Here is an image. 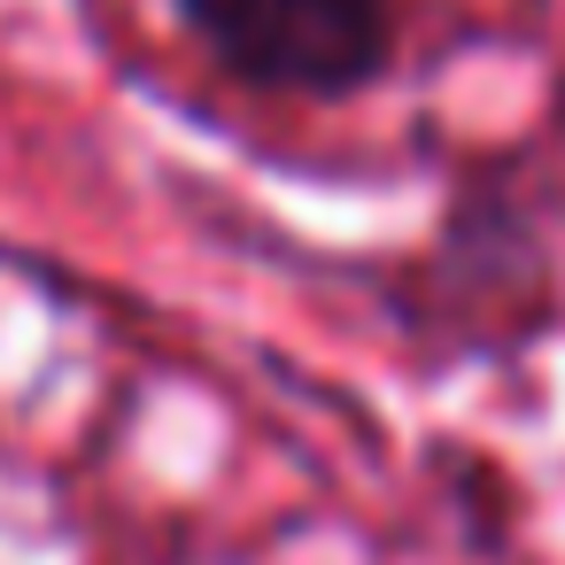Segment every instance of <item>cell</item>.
Segmentation results:
<instances>
[{
	"instance_id": "1",
	"label": "cell",
	"mask_w": 565,
	"mask_h": 565,
	"mask_svg": "<svg viewBox=\"0 0 565 565\" xmlns=\"http://www.w3.org/2000/svg\"><path fill=\"white\" fill-rule=\"evenodd\" d=\"M179 17L241 86L302 102L372 86L395 47L387 0H179Z\"/></svg>"
}]
</instances>
